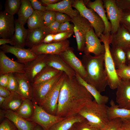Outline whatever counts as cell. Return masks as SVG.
Instances as JSON below:
<instances>
[{"label":"cell","mask_w":130,"mask_h":130,"mask_svg":"<svg viewBox=\"0 0 130 130\" xmlns=\"http://www.w3.org/2000/svg\"><path fill=\"white\" fill-rule=\"evenodd\" d=\"M93 98L75 76L66 75L60 89L56 115L66 118L78 114L85 104Z\"/></svg>","instance_id":"obj_1"},{"label":"cell","mask_w":130,"mask_h":130,"mask_svg":"<svg viewBox=\"0 0 130 130\" xmlns=\"http://www.w3.org/2000/svg\"><path fill=\"white\" fill-rule=\"evenodd\" d=\"M104 53L94 56L90 53L85 54L81 60L86 73L83 79L100 93L105 91L108 85L107 76L104 67Z\"/></svg>","instance_id":"obj_2"},{"label":"cell","mask_w":130,"mask_h":130,"mask_svg":"<svg viewBox=\"0 0 130 130\" xmlns=\"http://www.w3.org/2000/svg\"><path fill=\"white\" fill-rule=\"evenodd\" d=\"M107 106L106 104H98L94 99L88 102L78 114L84 117L90 124L101 130L109 121Z\"/></svg>","instance_id":"obj_3"},{"label":"cell","mask_w":130,"mask_h":130,"mask_svg":"<svg viewBox=\"0 0 130 130\" xmlns=\"http://www.w3.org/2000/svg\"><path fill=\"white\" fill-rule=\"evenodd\" d=\"M110 33L101 34L99 38L105 48L104 67L107 78L108 85L111 89H117L121 81L117 75L110 50Z\"/></svg>","instance_id":"obj_4"},{"label":"cell","mask_w":130,"mask_h":130,"mask_svg":"<svg viewBox=\"0 0 130 130\" xmlns=\"http://www.w3.org/2000/svg\"><path fill=\"white\" fill-rule=\"evenodd\" d=\"M72 6L90 22L98 38L101 34L103 33L105 27L102 20L94 10L86 6L83 0H74Z\"/></svg>","instance_id":"obj_5"},{"label":"cell","mask_w":130,"mask_h":130,"mask_svg":"<svg viewBox=\"0 0 130 130\" xmlns=\"http://www.w3.org/2000/svg\"><path fill=\"white\" fill-rule=\"evenodd\" d=\"M32 100L33 112L28 120L37 124L44 130H48L54 124L65 118L49 113L39 105L34 99Z\"/></svg>","instance_id":"obj_6"},{"label":"cell","mask_w":130,"mask_h":130,"mask_svg":"<svg viewBox=\"0 0 130 130\" xmlns=\"http://www.w3.org/2000/svg\"><path fill=\"white\" fill-rule=\"evenodd\" d=\"M74 24V32L76 37L78 50L84 52L85 46V39L88 32L93 27L90 22L81 16L78 12L77 15L71 18Z\"/></svg>","instance_id":"obj_7"},{"label":"cell","mask_w":130,"mask_h":130,"mask_svg":"<svg viewBox=\"0 0 130 130\" xmlns=\"http://www.w3.org/2000/svg\"><path fill=\"white\" fill-rule=\"evenodd\" d=\"M66 75V74L64 72L44 101L39 105L46 111L52 115H56L60 89Z\"/></svg>","instance_id":"obj_8"},{"label":"cell","mask_w":130,"mask_h":130,"mask_svg":"<svg viewBox=\"0 0 130 130\" xmlns=\"http://www.w3.org/2000/svg\"><path fill=\"white\" fill-rule=\"evenodd\" d=\"M64 72L60 71L56 75L46 81L32 85V98L40 105L44 101L55 84L59 79Z\"/></svg>","instance_id":"obj_9"},{"label":"cell","mask_w":130,"mask_h":130,"mask_svg":"<svg viewBox=\"0 0 130 130\" xmlns=\"http://www.w3.org/2000/svg\"><path fill=\"white\" fill-rule=\"evenodd\" d=\"M69 41L66 39L50 43H41L33 46L31 50L37 55L45 54L60 55L69 47Z\"/></svg>","instance_id":"obj_10"},{"label":"cell","mask_w":130,"mask_h":130,"mask_svg":"<svg viewBox=\"0 0 130 130\" xmlns=\"http://www.w3.org/2000/svg\"><path fill=\"white\" fill-rule=\"evenodd\" d=\"M104 6L106 9L107 16L110 21L111 30V34L115 33L119 27L122 11L116 5L115 0H103Z\"/></svg>","instance_id":"obj_11"},{"label":"cell","mask_w":130,"mask_h":130,"mask_svg":"<svg viewBox=\"0 0 130 130\" xmlns=\"http://www.w3.org/2000/svg\"><path fill=\"white\" fill-rule=\"evenodd\" d=\"M0 50L5 53H9L13 54L17 58L18 62L25 65L37 56L30 48H21L6 44L1 46Z\"/></svg>","instance_id":"obj_12"},{"label":"cell","mask_w":130,"mask_h":130,"mask_svg":"<svg viewBox=\"0 0 130 130\" xmlns=\"http://www.w3.org/2000/svg\"><path fill=\"white\" fill-rule=\"evenodd\" d=\"M117 89V104L120 108L130 110V79H121Z\"/></svg>","instance_id":"obj_13"},{"label":"cell","mask_w":130,"mask_h":130,"mask_svg":"<svg viewBox=\"0 0 130 130\" xmlns=\"http://www.w3.org/2000/svg\"><path fill=\"white\" fill-rule=\"evenodd\" d=\"M101 40L96 34L93 27L87 32L85 39L84 54L92 53L95 56L104 53L105 48Z\"/></svg>","instance_id":"obj_14"},{"label":"cell","mask_w":130,"mask_h":130,"mask_svg":"<svg viewBox=\"0 0 130 130\" xmlns=\"http://www.w3.org/2000/svg\"><path fill=\"white\" fill-rule=\"evenodd\" d=\"M24 64L14 61L0 50V75L14 73H25Z\"/></svg>","instance_id":"obj_15"},{"label":"cell","mask_w":130,"mask_h":130,"mask_svg":"<svg viewBox=\"0 0 130 130\" xmlns=\"http://www.w3.org/2000/svg\"><path fill=\"white\" fill-rule=\"evenodd\" d=\"M73 47H69L60 56L62 59L83 79L86 77L85 69L80 60L76 55Z\"/></svg>","instance_id":"obj_16"},{"label":"cell","mask_w":130,"mask_h":130,"mask_svg":"<svg viewBox=\"0 0 130 130\" xmlns=\"http://www.w3.org/2000/svg\"><path fill=\"white\" fill-rule=\"evenodd\" d=\"M47 55L45 54L38 55L35 58L25 65V74L32 85L36 76L47 65Z\"/></svg>","instance_id":"obj_17"},{"label":"cell","mask_w":130,"mask_h":130,"mask_svg":"<svg viewBox=\"0 0 130 130\" xmlns=\"http://www.w3.org/2000/svg\"><path fill=\"white\" fill-rule=\"evenodd\" d=\"M15 29V18L5 10L0 13V38H11Z\"/></svg>","instance_id":"obj_18"},{"label":"cell","mask_w":130,"mask_h":130,"mask_svg":"<svg viewBox=\"0 0 130 130\" xmlns=\"http://www.w3.org/2000/svg\"><path fill=\"white\" fill-rule=\"evenodd\" d=\"M110 42L112 46L119 48L124 50L130 46V33L120 23L116 32L110 34Z\"/></svg>","instance_id":"obj_19"},{"label":"cell","mask_w":130,"mask_h":130,"mask_svg":"<svg viewBox=\"0 0 130 130\" xmlns=\"http://www.w3.org/2000/svg\"><path fill=\"white\" fill-rule=\"evenodd\" d=\"M13 73L18 82L17 93L25 99H32V85L29 79L25 73Z\"/></svg>","instance_id":"obj_20"},{"label":"cell","mask_w":130,"mask_h":130,"mask_svg":"<svg viewBox=\"0 0 130 130\" xmlns=\"http://www.w3.org/2000/svg\"><path fill=\"white\" fill-rule=\"evenodd\" d=\"M86 6L88 8L94 10L98 15L103 21L105 25V30L104 34L110 33L111 26L110 22L106 14V11L104 8V3L103 0H95L92 1L89 0H83Z\"/></svg>","instance_id":"obj_21"},{"label":"cell","mask_w":130,"mask_h":130,"mask_svg":"<svg viewBox=\"0 0 130 130\" xmlns=\"http://www.w3.org/2000/svg\"><path fill=\"white\" fill-rule=\"evenodd\" d=\"M4 113L5 117L13 123L18 130H34L35 123L25 119L11 110H6Z\"/></svg>","instance_id":"obj_22"},{"label":"cell","mask_w":130,"mask_h":130,"mask_svg":"<svg viewBox=\"0 0 130 130\" xmlns=\"http://www.w3.org/2000/svg\"><path fill=\"white\" fill-rule=\"evenodd\" d=\"M47 65L65 72L69 76H75L76 72L62 59L59 55L47 54Z\"/></svg>","instance_id":"obj_23"},{"label":"cell","mask_w":130,"mask_h":130,"mask_svg":"<svg viewBox=\"0 0 130 130\" xmlns=\"http://www.w3.org/2000/svg\"><path fill=\"white\" fill-rule=\"evenodd\" d=\"M28 30L26 46L30 48L42 43L46 36L50 33L48 27L45 26Z\"/></svg>","instance_id":"obj_24"},{"label":"cell","mask_w":130,"mask_h":130,"mask_svg":"<svg viewBox=\"0 0 130 130\" xmlns=\"http://www.w3.org/2000/svg\"><path fill=\"white\" fill-rule=\"evenodd\" d=\"M15 29L14 35L12 38L14 46L24 48L26 46L28 30L24 27V25L15 18Z\"/></svg>","instance_id":"obj_25"},{"label":"cell","mask_w":130,"mask_h":130,"mask_svg":"<svg viewBox=\"0 0 130 130\" xmlns=\"http://www.w3.org/2000/svg\"><path fill=\"white\" fill-rule=\"evenodd\" d=\"M74 0H63L56 3L46 5V10L58 12L65 14L71 18L76 16L78 11L73 9L72 5Z\"/></svg>","instance_id":"obj_26"},{"label":"cell","mask_w":130,"mask_h":130,"mask_svg":"<svg viewBox=\"0 0 130 130\" xmlns=\"http://www.w3.org/2000/svg\"><path fill=\"white\" fill-rule=\"evenodd\" d=\"M86 120L84 117L78 114L65 118L56 123L48 130H70L76 123Z\"/></svg>","instance_id":"obj_27"},{"label":"cell","mask_w":130,"mask_h":130,"mask_svg":"<svg viewBox=\"0 0 130 130\" xmlns=\"http://www.w3.org/2000/svg\"><path fill=\"white\" fill-rule=\"evenodd\" d=\"M110 106H107V114L109 120L119 118L123 119H130V110L120 108L113 99L110 102Z\"/></svg>","instance_id":"obj_28"},{"label":"cell","mask_w":130,"mask_h":130,"mask_svg":"<svg viewBox=\"0 0 130 130\" xmlns=\"http://www.w3.org/2000/svg\"><path fill=\"white\" fill-rule=\"evenodd\" d=\"M75 77L79 83L90 93L97 103L106 104L108 102L109 99L108 97L102 95L94 87L87 83L78 73H76Z\"/></svg>","instance_id":"obj_29"},{"label":"cell","mask_w":130,"mask_h":130,"mask_svg":"<svg viewBox=\"0 0 130 130\" xmlns=\"http://www.w3.org/2000/svg\"><path fill=\"white\" fill-rule=\"evenodd\" d=\"M25 99L17 93L11 92V94L6 98L1 107L6 110L16 112L19 108Z\"/></svg>","instance_id":"obj_30"},{"label":"cell","mask_w":130,"mask_h":130,"mask_svg":"<svg viewBox=\"0 0 130 130\" xmlns=\"http://www.w3.org/2000/svg\"><path fill=\"white\" fill-rule=\"evenodd\" d=\"M60 71L47 65L35 77L32 85L40 84L49 80L56 75Z\"/></svg>","instance_id":"obj_31"},{"label":"cell","mask_w":130,"mask_h":130,"mask_svg":"<svg viewBox=\"0 0 130 130\" xmlns=\"http://www.w3.org/2000/svg\"><path fill=\"white\" fill-rule=\"evenodd\" d=\"M34 10L29 0H21V5L17 13L18 19L24 25Z\"/></svg>","instance_id":"obj_32"},{"label":"cell","mask_w":130,"mask_h":130,"mask_svg":"<svg viewBox=\"0 0 130 130\" xmlns=\"http://www.w3.org/2000/svg\"><path fill=\"white\" fill-rule=\"evenodd\" d=\"M110 50L115 67L119 68L126 65V54L124 50L119 48L112 46L110 47Z\"/></svg>","instance_id":"obj_33"},{"label":"cell","mask_w":130,"mask_h":130,"mask_svg":"<svg viewBox=\"0 0 130 130\" xmlns=\"http://www.w3.org/2000/svg\"><path fill=\"white\" fill-rule=\"evenodd\" d=\"M44 12L34 10L27 22L28 30L37 29L45 26L43 19Z\"/></svg>","instance_id":"obj_34"},{"label":"cell","mask_w":130,"mask_h":130,"mask_svg":"<svg viewBox=\"0 0 130 130\" xmlns=\"http://www.w3.org/2000/svg\"><path fill=\"white\" fill-rule=\"evenodd\" d=\"M30 100L24 99L19 108L15 112L19 115L25 119H29L33 114V105Z\"/></svg>","instance_id":"obj_35"},{"label":"cell","mask_w":130,"mask_h":130,"mask_svg":"<svg viewBox=\"0 0 130 130\" xmlns=\"http://www.w3.org/2000/svg\"><path fill=\"white\" fill-rule=\"evenodd\" d=\"M21 4V0H7L5 4V11L13 16L17 13Z\"/></svg>","instance_id":"obj_36"},{"label":"cell","mask_w":130,"mask_h":130,"mask_svg":"<svg viewBox=\"0 0 130 130\" xmlns=\"http://www.w3.org/2000/svg\"><path fill=\"white\" fill-rule=\"evenodd\" d=\"M123 119L117 118L109 120L105 126L100 130H118L122 126Z\"/></svg>","instance_id":"obj_37"},{"label":"cell","mask_w":130,"mask_h":130,"mask_svg":"<svg viewBox=\"0 0 130 130\" xmlns=\"http://www.w3.org/2000/svg\"><path fill=\"white\" fill-rule=\"evenodd\" d=\"M56 11L46 10L44 12L43 19L45 26L48 27L55 21Z\"/></svg>","instance_id":"obj_38"},{"label":"cell","mask_w":130,"mask_h":130,"mask_svg":"<svg viewBox=\"0 0 130 130\" xmlns=\"http://www.w3.org/2000/svg\"><path fill=\"white\" fill-rule=\"evenodd\" d=\"M119 77L122 79H130V65H126L116 69Z\"/></svg>","instance_id":"obj_39"},{"label":"cell","mask_w":130,"mask_h":130,"mask_svg":"<svg viewBox=\"0 0 130 130\" xmlns=\"http://www.w3.org/2000/svg\"><path fill=\"white\" fill-rule=\"evenodd\" d=\"M74 130H100L88 123L87 121L76 123L73 127Z\"/></svg>","instance_id":"obj_40"},{"label":"cell","mask_w":130,"mask_h":130,"mask_svg":"<svg viewBox=\"0 0 130 130\" xmlns=\"http://www.w3.org/2000/svg\"><path fill=\"white\" fill-rule=\"evenodd\" d=\"M18 88V82L13 73H9V82L7 89L11 92L17 93Z\"/></svg>","instance_id":"obj_41"},{"label":"cell","mask_w":130,"mask_h":130,"mask_svg":"<svg viewBox=\"0 0 130 130\" xmlns=\"http://www.w3.org/2000/svg\"><path fill=\"white\" fill-rule=\"evenodd\" d=\"M73 32H67L59 33L55 34L53 42H57L65 40L70 38Z\"/></svg>","instance_id":"obj_42"},{"label":"cell","mask_w":130,"mask_h":130,"mask_svg":"<svg viewBox=\"0 0 130 130\" xmlns=\"http://www.w3.org/2000/svg\"><path fill=\"white\" fill-rule=\"evenodd\" d=\"M115 2L121 11L130 10V0H115Z\"/></svg>","instance_id":"obj_43"},{"label":"cell","mask_w":130,"mask_h":130,"mask_svg":"<svg viewBox=\"0 0 130 130\" xmlns=\"http://www.w3.org/2000/svg\"><path fill=\"white\" fill-rule=\"evenodd\" d=\"M120 23L125 26L130 27V10L122 11Z\"/></svg>","instance_id":"obj_44"},{"label":"cell","mask_w":130,"mask_h":130,"mask_svg":"<svg viewBox=\"0 0 130 130\" xmlns=\"http://www.w3.org/2000/svg\"><path fill=\"white\" fill-rule=\"evenodd\" d=\"M71 18L68 15L63 13L56 11L55 20L62 23L71 21Z\"/></svg>","instance_id":"obj_45"},{"label":"cell","mask_w":130,"mask_h":130,"mask_svg":"<svg viewBox=\"0 0 130 130\" xmlns=\"http://www.w3.org/2000/svg\"><path fill=\"white\" fill-rule=\"evenodd\" d=\"M74 27V25L70 24L69 22L61 23L58 33L67 32H73Z\"/></svg>","instance_id":"obj_46"},{"label":"cell","mask_w":130,"mask_h":130,"mask_svg":"<svg viewBox=\"0 0 130 130\" xmlns=\"http://www.w3.org/2000/svg\"><path fill=\"white\" fill-rule=\"evenodd\" d=\"M7 119L4 120L0 124V130H18L15 125H13L10 121Z\"/></svg>","instance_id":"obj_47"},{"label":"cell","mask_w":130,"mask_h":130,"mask_svg":"<svg viewBox=\"0 0 130 130\" xmlns=\"http://www.w3.org/2000/svg\"><path fill=\"white\" fill-rule=\"evenodd\" d=\"M34 10L42 12L46 10V6H43L41 3L37 0H29Z\"/></svg>","instance_id":"obj_48"},{"label":"cell","mask_w":130,"mask_h":130,"mask_svg":"<svg viewBox=\"0 0 130 130\" xmlns=\"http://www.w3.org/2000/svg\"><path fill=\"white\" fill-rule=\"evenodd\" d=\"M61 24L55 20L48 26L50 33L54 34L57 33Z\"/></svg>","instance_id":"obj_49"},{"label":"cell","mask_w":130,"mask_h":130,"mask_svg":"<svg viewBox=\"0 0 130 130\" xmlns=\"http://www.w3.org/2000/svg\"><path fill=\"white\" fill-rule=\"evenodd\" d=\"M9 80V74L0 75V86L7 88Z\"/></svg>","instance_id":"obj_50"},{"label":"cell","mask_w":130,"mask_h":130,"mask_svg":"<svg viewBox=\"0 0 130 130\" xmlns=\"http://www.w3.org/2000/svg\"><path fill=\"white\" fill-rule=\"evenodd\" d=\"M54 34L52 33L47 34L44 38L42 43L48 44L53 43Z\"/></svg>","instance_id":"obj_51"},{"label":"cell","mask_w":130,"mask_h":130,"mask_svg":"<svg viewBox=\"0 0 130 130\" xmlns=\"http://www.w3.org/2000/svg\"><path fill=\"white\" fill-rule=\"evenodd\" d=\"M11 93V92L7 88L0 86V96L6 98L10 95Z\"/></svg>","instance_id":"obj_52"},{"label":"cell","mask_w":130,"mask_h":130,"mask_svg":"<svg viewBox=\"0 0 130 130\" xmlns=\"http://www.w3.org/2000/svg\"><path fill=\"white\" fill-rule=\"evenodd\" d=\"M9 44L11 46H14V44L12 39L11 38H0V45H2Z\"/></svg>","instance_id":"obj_53"},{"label":"cell","mask_w":130,"mask_h":130,"mask_svg":"<svg viewBox=\"0 0 130 130\" xmlns=\"http://www.w3.org/2000/svg\"><path fill=\"white\" fill-rule=\"evenodd\" d=\"M121 128L124 130H130V119H123Z\"/></svg>","instance_id":"obj_54"},{"label":"cell","mask_w":130,"mask_h":130,"mask_svg":"<svg viewBox=\"0 0 130 130\" xmlns=\"http://www.w3.org/2000/svg\"><path fill=\"white\" fill-rule=\"evenodd\" d=\"M40 1L41 2L46 5L56 3L61 0H41Z\"/></svg>","instance_id":"obj_55"},{"label":"cell","mask_w":130,"mask_h":130,"mask_svg":"<svg viewBox=\"0 0 130 130\" xmlns=\"http://www.w3.org/2000/svg\"><path fill=\"white\" fill-rule=\"evenodd\" d=\"M126 55V61H130V46L124 50Z\"/></svg>","instance_id":"obj_56"},{"label":"cell","mask_w":130,"mask_h":130,"mask_svg":"<svg viewBox=\"0 0 130 130\" xmlns=\"http://www.w3.org/2000/svg\"><path fill=\"white\" fill-rule=\"evenodd\" d=\"M6 98L0 96V105L1 106L5 100Z\"/></svg>","instance_id":"obj_57"},{"label":"cell","mask_w":130,"mask_h":130,"mask_svg":"<svg viewBox=\"0 0 130 130\" xmlns=\"http://www.w3.org/2000/svg\"><path fill=\"white\" fill-rule=\"evenodd\" d=\"M34 130H44L43 129L40 125H36L34 129Z\"/></svg>","instance_id":"obj_58"},{"label":"cell","mask_w":130,"mask_h":130,"mask_svg":"<svg viewBox=\"0 0 130 130\" xmlns=\"http://www.w3.org/2000/svg\"><path fill=\"white\" fill-rule=\"evenodd\" d=\"M124 26L126 28V29L128 30L130 33V27L125 26Z\"/></svg>","instance_id":"obj_59"},{"label":"cell","mask_w":130,"mask_h":130,"mask_svg":"<svg viewBox=\"0 0 130 130\" xmlns=\"http://www.w3.org/2000/svg\"><path fill=\"white\" fill-rule=\"evenodd\" d=\"M118 130H124V129H122V128H121L120 129Z\"/></svg>","instance_id":"obj_60"},{"label":"cell","mask_w":130,"mask_h":130,"mask_svg":"<svg viewBox=\"0 0 130 130\" xmlns=\"http://www.w3.org/2000/svg\"><path fill=\"white\" fill-rule=\"evenodd\" d=\"M128 65H130V61L128 62Z\"/></svg>","instance_id":"obj_61"},{"label":"cell","mask_w":130,"mask_h":130,"mask_svg":"<svg viewBox=\"0 0 130 130\" xmlns=\"http://www.w3.org/2000/svg\"><path fill=\"white\" fill-rule=\"evenodd\" d=\"M73 130V128L72 129H71V130Z\"/></svg>","instance_id":"obj_62"}]
</instances>
